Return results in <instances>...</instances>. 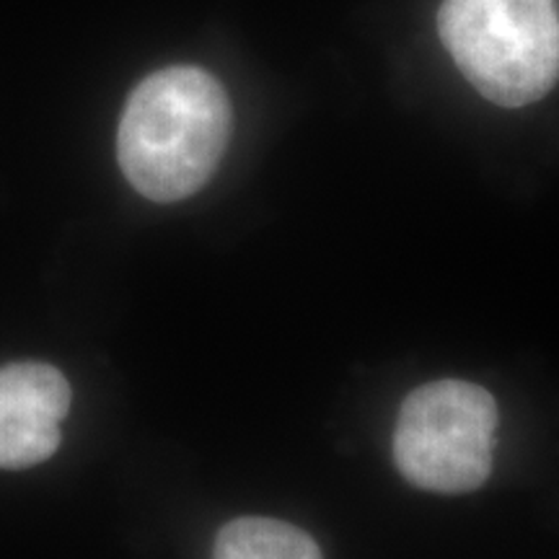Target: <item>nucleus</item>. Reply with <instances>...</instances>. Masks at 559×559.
<instances>
[{"mask_svg":"<svg viewBox=\"0 0 559 559\" xmlns=\"http://www.w3.org/2000/svg\"><path fill=\"white\" fill-rule=\"evenodd\" d=\"M230 138V102L202 68L174 66L138 83L117 130L124 179L153 202L200 192L218 169Z\"/></svg>","mask_w":559,"mask_h":559,"instance_id":"obj_1","label":"nucleus"},{"mask_svg":"<svg viewBox=\"0 0 559 559\" xmlns=\"http://www.w3.org/2000/svg\"><path fill=\"white\" fill-rule=\"evenodd\" d=\"M438 34L464 79L500 107L539 102L559 81L557 0H443Z\"/></svg>","mask_w":559,"mask_h":559,"instance_id":"obj_2","label":"nucleus"},{"mask_svg":"<svg viewBox=\"0 0 559 559\" xmlns=\"http://www.w3.org/2000/svg\"><path fill=\"white\" fill-rule=\"evenodd\" d=\"M498 423V404L477 383H425L404 400L396 417V469L419 489L472 492L492 472Z\"/></svg>","mask_w":559,"mask_h":559,"instance_id":"obj_3","label":"nucleus"},{"mask_svg":"<svg viewBox=\"0 0 559 559\" xmlns=\"http://www.w3.org/2000/svg\"><path fill=\"white\" fill-rule=\"evenodd\" d=\"M70 409V383L47 362L0 368V469H29L62 443Z\"/></svg>","mask_w":559,"mask_h":559,"instance_id":"obj_4","label":"nucleus"},{"mask_svg":"<svg viewBox=\"0 0 559 559\" xmlns=\"http://www.w3.org/2000/svg\"><path fill=\"white\" fill-rule=\"evenodd\" d=\"M213 559H321L306 531L275 519H236L215 536Z\"/></svg>","mask_w":559,"mask_h":559,"instance_id":"obj_5","label":"nucleus"}]
</instances>
